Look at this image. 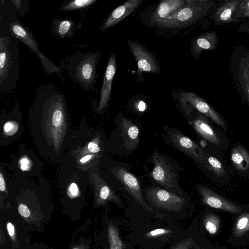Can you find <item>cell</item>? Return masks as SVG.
<instances>
[{
  "label": "cell",
  "instance_id": "6da1fadb",
  "mask_svg": "<svg viewBox=\"0 0 249 249\" xmlns=\"http://www.w3.org/2000/svg\"><path fill=\"white\" fill-rule=\"evenodd\" d=\"M29 124L40 154L50 162H62L71 131L66 98L53 84L43 85L36 90Z\"/></svg>",
  "mask_w": 249,
  "mask_h": 249
},
{
  "label": "cell",
  "instance_id": "7a4b0ae2",
  "mask_svg": "<svg viewBox=\"0 0 249 249\" xmlns=\"http://www.w3.org/2000/svg\"><path fill=\"white\" fill-rule=\"evenodd\" d=\"M101 135L86 123L71 132L68 150L63 161L71 162L85 172L97 167L103 155Z\"/></svg>",
  "mask_w": 249,
  "mask_h": 249
},
{
  "label": "cell",
  "instance_id": "3957f363",
  "mask_svg": "<svg viewBox=\"0 0 249 249\" xmlns=\"http://www.w3.org/2000/svg\"><path fill=\"white\" fill-rule=\"evenodd\" d=\"M102 56L98 52L78 51L67 59V71L70 79L86 91H94L97 77V64Z\"/></svg>",
  "mask_w": 249,
  "mask_h": 249
},
{
  "label": "cell",
  "instance_id": "277c9868",
  "mask_svg": "<svg viewBox=\"0 0 249 249\" xmlns=\"http://www.w3.org/2000/svg\"><path fill=\"white\" fill-rule=\"evenodd\" d=\"M18 39L14 36L0 39V91L12 90L19 74L18 65L19 52Z\"/></svg>",
  "mask_w": 249,
  "mask_h": 249
},
{
  "label": "cell",
  "instance_id": "5b68a950",
  "mask_svg": "<svg viewBox=\"0 0 249 249\" xmlns=\"http://www.w3.org/2000/svg\"><path fill=\"white\" fill-rule=\"evenodd\" d=\"M217 2L216 0H186L183 8L156 24L166 28L189 27L209 17Z\"/></svg>",
  "mask_w": 249,
  "mask_h": 249
},
{
  "label": "cell",
  "instance_id": "8992f818",
  "mask_svg": "<svg viewBox=\"0 0 249 249\" xmlns=\"http://www.w3.org/2000/svg\"><path fill=\"white\" fill-rule=\"evenodd\" d=\"M229 71L243 102L249 106V50L244 45L233 49Z\"/></svg>",
  "mask_w": 249,
  "mask_h": 249
},
{
  "label": "cell",
  "instance_id": "52a82bcc",
  "mask_svg": "<svg viewBox=\"0 0 249 249\" xmlns=\"http://www.w3.org/2000/svg\"><path fill=\"white\" fill-rule=\"evenodd\" d=\"M152 158L153 167L151 176L154 180L171 192L182 195L176 172L166 156L155 150Z\"/></svg>",
  "mask_w": 249,
  "mask_h": 249
},
{
  "label": "cell",
  "instance_id": "ba28073f",
  "mask_svg": "<svg viewBox=\"0 0 249 249\" xmlns=\"http://www.w3.org/2000/svg\"><path fill=\"white\" fill-rule=\"evenodd\" d=\"M145 196L151 207L165 211L179 212L186 203V200L180 195L158 187L147 189Z\"/></svg>",
  "mask_w": 249,
  "mask_h": 249
},
{
  "label": "cell",
  "instance_id": "9c48e42d",
  "mask_svg": "<svg viewBox=\"0 0 249 249\" xmlns=\"http://www.w3.org/2000/svg\"><path fill=\"white\" fill-rule=\"evenodd\" d=\"M180 102L183 109L187 113L192 109L210 118L225 131H227V125L223 118L207 101L196 93L191 91H184L180 93Z\"/></svg>",
  "mask_w": 249,
  "mask_h": 249
},
{
  "label": "cell",
  "instance_id": "30bf717a",
  "mask_svg": "<svg viewBox=\"0 0 249 249\" xmlns=\"http://www.w3.org/2000/svg\"><path fill=\"white\" fill-rule=\"evenodd\" d=\"M127 44L137 65V74L141 77L143 72L154 74L161 72L160 64L155 56L143 45L136 40H128Z\"/></svg>",
  "mask_w": 249,
  "mask_h": 249
},
{
  "label": "cell",
  "instance_id": "8fae6325",
  "mask_svg": "<svg viewBox=\"0 0 249 249\" xmlns=\"http://www.w3.org/2000/svg\"><path fill=\"white\" fill-rule=\"evenodd\" d=\"M163 127L170 144L196 161L203 163L205 151L196 143L177 129L165 125Z\"/></svg>",
  "mask_w": 249,
  "mask_h": 249
},
{
  "label": "cell",
  "instance_id": "7c38bea8",
  "mask_svg": "<svg viewBox=\"0 0 249 249\" xmlns=\"http://www.w3.org/2000/svg\"><path fill=\"white\" fill-rule=\"evenodd\" d=\"M111 171L115 178L124 187L136 202L146 211L154 212V210L144 200L136 177L121 166H113Z\"/></svg>",
  "mask_w": 249,
  "mask_h": 249
},
{
  "label": "cell",
  "instance_id": "4fadbf2b",
  "mask_svg": "<svg viewBox=\"0 0 249 249\" xmlns=\"http://www.w3.org/2000/svg\"><path fill=\"white\" fill-rule=\"evenodd\" d=\"M241 0H218L209 18L216 27L233 24L234 18Z\"/></svg>",
  "mask_w": 249,
  "mask_h": 249
},
{
  "label": "cell",
  "instance_id": "5bb4252c",
  "mask_svg": "<svg viewBox=\"0 0 249 249\" xmlns=\"http://www.w3.org/2000/svg\"><path fill=\"white\" fill-rule=\"evenodd\" d=\"M219 39L216 32L209 31L195 37L191 41L190 50L193 58L198 60L204 51H213L219 45Z\"/></svg>",
  "mask_w": 249,
  "mask_h": 249
},
{
  "label": "cell",
  "instance_id": "9a60e30c",
  "mask_svg": "<svg viewBox=\"0 0 249 249\" xmlns=\"http://www.w3.org/2000/svg\"><path fill=\"white\" fill-rule=\"evenodd\" d=\"M116 71V57L114 53H112L109 58L103 76V83L100 91V101L97 108L98 112L101 111L105 108L110 99L112 82Z\"/></svg>",
  "mask_w": 249,
  "mask_h": 249
},
{
  "label": "cell",
  "instance_id": "2e32d148",
  "mask_svg": "<svg viewBox=\"0 0 249 249\" xmlns=\"http://www.w3.org/2000/svg\"><path fill=\"white\" fill-rule=\"evenodd\" d=\"M143 1L142 0H130L117 7L103 22L100 31H106L118 24L139 7Z\"/></svg>",
  "mask_w": 249,
  "mask_h": 249
},
{
  "label": "cell",
  "instance_id": "e0dca14e",
  "mask_svg": "<svg viewBox=\"0 0 249 249\" xmlns=\"http://www.w3.org/2000/svg\"><path fill=\"white\" fill-rule=\"evenodd\" d=\"M197 190L202 196L203 203L211 207L233 213H239L241 211L240 207L219 196L207 187L198 186Z\"/></svg>",
  "mask_w": 249,
  "mask_h": 249
},
{
  "label": "cell",
  "instance_id": "ac0fdd59",
  "mask_svg": "<svg viewBox=\"0 0 249 249\" xmlns=\"http://www.w3.org/2000/svg\"><path fill=\"white\" fill-rule=\"evenodd\" d=\"M195 130L203 138L215 145H222L223 140L209 122L206 116L197 112L192 122Z\"/></svg>",
  "mask_w": 249,
  "mask_h": 249
},
{
  "label": "cell",
  "instance_id": "d6986e66",
  "mask_svg": "<svg viewBox=\"0 0 249 249\" xmlns=\"http://www.w3.org/2000/svg\"><path fill=\"white\" fill-rule=\"evenodd\" d=\"M91 177L90 180L94 187L97 199L100 204L112 201L119 207H123L122 202L119 197L98 174L94 173Z\"/></svg>",
  "mask_w": 249,
  "mask_h": 249
},
{
  "label": "cell",
  "instance_id": "ffe728a7",
  "mask_svg": "<svg viewBox=\"0 0 249 249\" xmlns=\"http://www.w3.org/2000/svg\"><path fill=\"white\" fill-rule=\"evenodd\" d=\"M123 146L128 151L137 148L139 142V129L131 120L123 117L119 123Z\"/></svg>",
  "mask_w": 249,
  "mask_h": 249
},
{
  "label": "cell",
  "instance_id": "44dd1931",
  "mask_svg": "<svg viewBox=\"0 0 249 249\" xmlns=\"http://www.w3.org/2000/svg\"><path fill=\"white\" fill-rule=\"evenodd\" d=\"M9 30L13 36L24 43L38 56L41 54L39 49V44L28 27L16 21L9 24Z\"/></svg>",
  "mask_w": 249,
  "mask_h": 249
},
{
  "label": "cell",
  "instance_id": "7402d4cb",
  "mask_svg": "<svg viewBox=\"0 0 249 249\" xmlns=\"http://www.w3.org/2000/svg\"><path fill=\"white\" fill-rule=\"evenodd\" d=\"M186 3L184 0H164L158 5L151 17L154 23L163 20L183 8Z\"/></svg>",
  "mask_w": 249,
  "mask_h": 249
},
{
  "label": "cell",
  "instance_id": "603a6c76",
  "mask_svg": "<svg viewBox=\"0 0 249 249\" xmlns=\"http://www.w3.org/2000/svg\"><path fill=\"white\" fill-rule=\"evenodd\" d=\"M231 160L239 171L246 172L249 169V152L242 145H234L231 153Z\"/></svg>",
  "mask_w": 249,
  "mask_h": 249
},
{
  "label": "cell",
  "instance_id": "cb8c5ba5",
  "mask_svg": "<svg viewBox=\"0 0 249 249\" xmlns=\"http://www.w3.org/2000/svg\"><path fill=\"white\" fill-rule=\"evenodd\" d=\"M75 25V22L70 20L53 19L51 32L61 38L70 39L74 35Z\"/></svg>",
  "mask_w": 249,
  "mask_h": 249
},
{
  "label": "cell",
  "instance_id": "d4e9b609",
  "mask_svg": "<svg viewBox=\"0 0 249 249\" xmlns=\"http://www.w3.org/2000/svg\"><path fill=\"white\" fill-rule=\"evenodd\" d=\"M205 166L218 177L225 175V171L222 163L219 160L205 151L204 161L203 162Z\"/></svg>",
  "mask_w": 249,
  "mask_h": 249
},
{
  "label": "cell",
  "instance_id": "484cf974",
  "mask_svg": "<svg viewBox=\"0 0 249 249\" xmlns=\"http://www.w3.org/2000/svg\"><path fill=\"white\" fill-rule=\"evenodd\" d=\"M98 0H75L65 1L60 9L62 11H72L86 8L96 2Z\"/></svg>",
  "mask_w": 249,
  "mask_h": 249
},
{
  "label": "cell",
  "instance_id": "4316f807",
  "mask_svg": "<svg viewBox=\"0 0 249 249\" xmlns=\"http://www.w3.org/2000/svg\"><path fill=\"white\" fill-rule=\"evenodd\" d=\"M249 20V0H241L235 13L233 25L237 26L239 23Z\"/></svg>",
  "mask_w": 249,
  "mask_h": 249
},
{
  "label": "cell",
  "instance_id": "83f0119b",
  "mask_svg": "<svg viewBox=\"0 0 249 249\" xmlns=\"http://www.w3.org/2000/svg\"><path fill=\"white\" fill-rule=\"evenodd\" d=\"M19 123L15 119L7 120L3 123V135L5 138H15L16 134L19 132Z\"/></svg>",
  "mask_w": 249,
  "mask_h": 249
},
{
  "label": "cell",
  "instance_id": "f1b7e54d",
  "mask_svg": "<svg viewBox=\"0 0 249 249\" xmlns=\"http://www.w3.org/2000/svg\"><path fill=\"white\" fill-rule=\"evenodd\" d=\"M17 160V167L20 173L26 172L31 174L32 169H34V162L30 155L22 154L18 157Z\"/></svg>",
  "mask_w": 249,
  "mask_h": 249
},
{
  "label": "cell",
  "instance_id": "f546056e",
  "mask_svg": "<svg viewBox=\"0 0 249 249\" xmlns=\"http://www.w3.org/2000/svg\"><path fill=\"white\" fill-rule=\"evenodd\" d=\"M108 238L110 249H123L124 243L120 238L117 229L112 223L108 226Z\"/></svg>",
  "mask_w": 249,
  "mask_h": 249
},
{
  "label": "cell",
  "instance_id": "4dcf8cb0",
  "mask_svg": "<svg viewBox=\"0 0 249 249\" xmlns=\"http://www.w3.org/2000/svg\"><path fill=\"white\" fill-rule=\"evenodd\" d=\"M220 221L219 218L214 214L209 213L204 219L205 228L209 233L213 235L215 234L219 227Z\"/></svg>",
  "mask_w": 249,
  "mask_h": 249
},
{
  "label": "cell",
  "instance_id": "1f68e13d",
  "mask_svg": "<svg viewBox=\"0 0 249 249\" xmlns=\"http://www.w3.org/2000/svg\"><path fill=\"white\" fill-rule=\"evenodd\" d=\"M249 229V214L244 213L238 218L235 226V231L237 234L241 235Z\"/></svg>",
  "mask_w": 249,
  "mask_h": 249
},
{
  "label": "cell",
  "instance_id": "d6a6232c",
  "mask_svg": "<svg viewBox=\"0 0 249 249\" xmlns=\"http://www.w3.org/2000/svg\"><path fill=\"white\" fill-rule=\"evenodd\" d=\"M39 58L46 73H56L61 76L60 69L58 66L53 64L43 54L41 55Z\"/></svg>",
  "mask_w": 249,
  "mask_h": 249
},
{
  "label": "cell",
  "instance_id": "836d02e7",
  "mask_svg": "<svg viewBox=\"0 0 249 249\" xmlns=\"http://www.w3.org/2000/svg\"><path fill=\"white\" fill-rule=\"evenodd\" d=\"M172 231L166 228H158L152 230L146 233L145 237L147 239L157 238L162 236L171 233Z\"/></svg>",
  "mask_w": 249,
  "mask_h": 249
},
{
  "label": "cell",
  "instance_id": "e575fe53",
  "mask_svg": "<svg viewBox=\"0 0 249 249\" xmlns=\"http://www.w3.org/2000/svg\"><path fill=\"white\" fill-rule=\"evenodd\" d=\"M196 244L194 239L187 238L176 243L171 249H190Z\"/></svg>",
  "mask_w": 249,
  "mask_h": 249
},
{
  "label": "cell",
  "instance_id": "d590c367",
  "mask_svg": "<svg viewBox=\"0 0 249 249\" xmlns=\"http://www.w3.org/2000/svg\"><path fill=\"white\" fill-rule=\"evenodd\" d=\"M25 0H12V2L13 3L14 5L17 8L19 13L22 16V15H24L26 12L23 9V7L27 8V4H24Z\"/></svg>",
  "mask_w": 249,
  "mask_h": 249
},
{
  "label": "cell",
  "instance_id": "8d00e7d4",
  "mask_svg": "<svg viewBox=\"0 0 249 249\" xmlns=\"http://www.w3.org/2000/svg\"><path fill=\"white\" fill-rule=\"evenodd\" d=\"M18 211L19 214L25 218L28 217L30 215V211L29 208L24 204H21L19 205Z\"/></svg>",
  "mask_w": 249,
  "mask_h": 249
},
{
  "label": "cell",
  "instance_id": "74e56055",
  "mask_svg": "<svg viewBox=\"0 0 249 249\" xmlns=\"http://www.w3.org/2000/svg\"><path fill=\"white\" fill-rule=\"evenodd\" d=\"M237 31L249 35V20L239 24L238 26Z\"/></svg>",
  "mask_w": 249,
  "mask_h": 249
},
{
  "label": "cell",
  "instance_id": "f35d334b",
  "mask_svg": "<svg viewBox=\"0 0 249 249\" xmlns=\"http://www.w3.org/2000/svg\"><path fill=\"white\" fill-rule=\"evenodd\" d=\"M6 184L5 183L4 175L2 174V172L1 170L0 172V190L1 192L5 191Z\"/></svg>",
  "mask_w": 249,
  "mask_h": 249
},
{
  "label": "cell",
  "instance_id": "ab89813d",
  "mask_svg": "<svg viewBox=\"0 0 249 249\" xmlns=\"http://www.w3.org/2000/svg\"><path fill=\"white\" fill-rule=\"evenodd\" d=\"M7 229L9 235L13 238V240H15V229L13 224L10 222H8L7 224Z\"/></svg>",
  "mask_w": 249,
  "mask_h": 249
},
{
  "label": "cell",
  "instance_id": "60d3db41",
  "mask_svg": "<svg viewBox=\"0 0 249 249\" xmlns=\"http://www.w3.org/2000/svg\"><path fill=\"white\" fill-rule=\"evenodd\" d=\"M145 105L143 102H140L139 104V108L140 110H143L145 109Z\"/></svg>",
  "mask_w": 249,
  "mask_h": 249
},
{
  "label": "cell",
  "instance_id": "b9f144b4",
  "mask_svg": "<svg viewBox=\"0 0 249 249\" xmlns=\"http://www.w3.org/2000/svg\"><path fill=\"white\" fill-rule=\"evenodd\" d=\"M193 249H201L199 246H196Z\"/></svg>",
  "mask_w": 249,
  "mask_h": 249
},
{
  "label": "cell",
  "instance_id": "7bdbcfd3",
  "mask_svg": "<svg viewBox=\"0 0 249 249\" xmlns=\"http://www.w3.org/2000/svg\"><path fill=\"white\" fill-rule=\"evenodd\" d=\"M79 249L76 248H73V249Z\"/></svg>",
  "mask_w": 249,
  "mask_h": 249
},
{
  "label": "cell",
  "instance_id": "ee69618b",
  "mask_svg": "<svg viewBox=\"0 0 249 249\" xmlns=\"http://www.w3.org/2000/svg\"></svg>",
  "mask_w": 249,
  "mask_h": 249
}]
</instances>
